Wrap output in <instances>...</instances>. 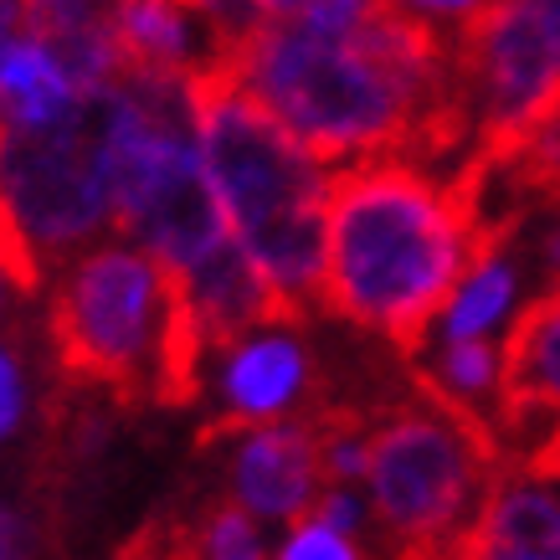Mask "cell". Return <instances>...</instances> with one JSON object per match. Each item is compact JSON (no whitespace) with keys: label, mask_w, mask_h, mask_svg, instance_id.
Masks as SVG:
<instances>
[{"label":"cell","mask_w":560,"mask_h":560,"mask_svg":"<svg viewBox=\"0 0 560 560\" xmlns=\"http://www.w3.org/2000/svg\"><path fill=\"white\" fill-rule=\"evenodd\" d=\"M221 68L324 165L371 154L438 165L474 144L453 36L411 21L390 0L345 26L268 5Z\"/></svg>","instance_id":"1"},{"label":"cell","mask_w":560,"mask_h":560,"mask_svg":"<svg viewBox=\"0 0 560 560\" xmlns=\"http://www.w3.org/2000/svg\"><path fill=\"white\" fill-rule=\"evenodd\" d=\"M483 196L489 180L463 165L438 180L407 154L350 160L329 175L319 308L386 340L401 360H422L474 262Z\"/></svg>","instance_id":"2"},{"label":"cell","mask_w":560,"mask_h":560,"mask_svg":"<svg viewBox=\"0 0 560 560\" xmlns=\"http://www.w3.org/2000/svg\"><path fill=\"white\" fill-rule=\"evenodd\" d=\"M196 144L221 217L299 324L319 308L329 171L221 68L190 78Z\"/></svg>","instance_id":"3"},{"label":"cell","mask_w":560,"mask_h":560,"mask_svg":"<svg viewBox=\"0 0 560 560\" xmlns=\"http://www.w3.org/2000/svg\"><path fill=\"white\" fill-rule=\"evenodd\" d=\"M47 335L78 386L160 407H190L201 396L206 340L180 278L139 242H98L51 278Z\"/></svg>","instance_id":"4"},{"label":"cell","mask_w":560,"mask_h":560,"mask_svg":"<svg viewBox=\"0 0 560 560\" xmlns=\"http://www.w3.org/2000/svg\"><path fill=\"white\" fill-rule=\"evenodd\" d=\"M114 83L36 124L0 119V272L42 293L114 226Z\"/></svg>","instance_id":"5"},{"label":"cell","mask_w":560,"mask_h":560,"mask_svg":"<svg viewBox=\"0 0 560 560\" xmlns=\"http://www.w3.org/2000/svg\"><path fill=\"white\" fill-rule=\"evenodd\" d=\"M493 474L504 468H493L478 442L417 386L401 401H381L371 422L365 483L375 525L396 545V556L453 540L474 520L468 510H478Z\"/></svg>","instance_id":"6"},{"label":"cell","mask_w":560,"mask_h":560,"mask_svg":"<svg viewBox=\"0 0 560 560\" xmlns=\"http://www.w3.org/2000/svg\"><path fill=\"white\" fill-rule=\"evenodd\" d=\"M458 72L474 108V144L463 171L493 175L560 108V51L525 0H489L458 36Z\"/></svg>","instance_id":"7"},{"label":"cell","mask_w":560,"mask_h":560,"mask_svg":"<svg viewBox=\"0 0 560 560\" xmlns=\"http://www.w3.org/2000/svg\"><path fill=\"white\" fill-rule=\"evenodd\" d=\"M308 390H314V355H308L299 324H262L221 350V411L201 427V442L211 447L217 438H242L253 427L283 422Z\"/></svg>","instance_id":"8"},{"label":"cell","mask_w":560,"mask_h":560,"mask_svg":"<svg viewBox=\"0 0 560 560\" xmlns=\"http://www.w3.org/2000/svg\"><path fill=\"white\" fill-rule=\"evenodd\" d=\"M329 489L324 474V442L314 417L253 427L237 438L232 453V499L253 520H304L314 499Z\"/></svg>","instance_id":"9"},{"label":"cell","mask_w":560,"mask_h":560,"mask_svg":"<svg viewBox=\"0 0 560 560\" xmlns=\"http://www.w3.org/2000/svg\"><path fill=\"white\" fill-rule=\"evenodd\" d=\"M560 417V293H535L499 340L493 427L504 442H525L529 427Z\"/></svg>","instance_id":"10"},{"label":"cell","mask_w":560,"mask_h":560,"mask_svg":"<svg viewBox=\"0 0 560 560\" xmlns=\"http://www.w3.org/2000/svg\"><path fill=\"white\" fill-rule=\"evenodd\" d=\"M21 26L68 68L83 93H98L129 72L119 42V0H21Z\"/></svg>","instance_id":"11"},{"label":"cell","mask_w":560,"mask_h":560,"mask_svg":"<svg viewBox=\"0 0 560 560\" xmlns=\"http://www.w3.org/2000/svg\"><path fill=\"white\" fill-rule=\"evenodd\" d=\"M124 68L154 78H196L217 68L221 42L186 0H119Z\"/></svg>","instance_id":"12"},{"label":"cell","mask_w":560,"mask_h":560,"mask_svg":"<svg viewBox=\"0 0 560 560\" xmlns=\"http://www.w3.org/2000/svg\"><path fill=\"white\" fill-rule=\"evenodd\" d=\"M78 98H83V88L72 83L68 68L26 26L0 42V119L5 124L51 119Z\"/></svg>","instance_id":"13"},{"label":"cell","mask_w":560,"mask_h":560,"mask_svg":"<svg viewBox=\"0 0 560 560\" xmlns=\"http://www.w3.org/2000/svg\"><path fill=\"white\" fill-rule=\"evenodd\" d=\"M510 186L520 206H560V108L510 154V165L493 175Z\"/></svg>","instance_id":"14"},{"label":"cell","mask_w":560,"mask_h":560,"mask_svg":"<svg viewBox=\"0 0 560 560\" xmlns=\"http://www.w3.org/2000/svg\"><path fill=\"white\" fill-rule=\"evenodd\" d=\"M201 560H268L257 520L242 510L237 499L211 504V514L201 520Z\"/></svg>","instance_id":"15"},{"label":"cell","mask_w":560,"mask_h":560,"mask_svg":"<svg viewBox=\"0 0 560 560\" xmlns=\"http://www.w3.org/2000/svg\"><path fill=\"white\" fill-rule=\"evenodd\" d=\"M278 560H365V556H360V540L350 529H335L324 525L319 514H304V520H293V535L283 540Z\"/></svg>","instance_id":"16"},{"label":"cell","mask_w":560,"mask_h":560,"mask_svg":"<svg viewBox=\"0 0 560 560\" xmlns=\"http://www.w3.org/2000/svg\"><path fill=\"white\" fill-rule=\"evenodd\" d=\"M396 11H407L411 21H422V26H432V32L442 36H458L468 21L489 5V0H390Z\"/></svg>","instance_id":"17"},{"label":"cell","mask_w":560,"mask_h":560,"mask_svg":"<svg viewBox=\"0 0 560 560\" xmlns=\"http://www.w3.org/2000/svg\"><path fill=\"white\" fill-rule=\"evenodd\" d=\"M21 411H26V375H21L16 350L0 340V442L16 432Z\"/></svg>","instance_id":"18"},{"label":"cell","mask_w":560,"mask_h":560,"mask_svg":"<svg viewBox=\"0 0 560 560\" xmlns=\"http://www.w3.org/2000/svg\"><path fill=\"white\" fill-rule=\"evenodd\" d=\"M0 560H32V529L5 504H0Z\"/></svg>","instance_id":"19"},{"label":"cell","mask_w":560,"mask_h":560,"mask_svg":"<svg viewBox=\"0 0 560 560\" xmlns=\"http://www.w3.org/2000/svg\"><path fill=\"white\" fill-rule=\"evenodd\" d=\"M525 5L545 21V32H550V42H556V51H560V0H525Z\"/></svg>","instance_id":"20"},{"label":"cell","mask_w":560,"mask_h":560,"mask_svg":"<svg viewBox=\"0 0 560 560\" xmlns=\"http://www.w3.org/2000/svg\"><path fill=\"white\" fill-rule=\"evenodd\" d=\"M11 293L16 289H11V283H5V272H0V314H5V304H11Z\"/></svg>","instance_id":"21"},{"label":"cell","mask_w":560,"mask_h":560,"mask_svg":"<svg viewBox=\"0 0 560 560\" xmlns=\"http://www.w3.org/2000/svg\"><path fill=\"white\" fill-rule=\"evenodd\" d=\"M262 5H268V0H262Z\"/></svg>","instance_id":"22"},{"label":"cell","mask_w":560,"mask_h":560,"mask_svg":"<svg viewBox=\"0 0 560 560\" xmlns=\"http://www.w3.org/2000/svg\"><path fill=\"white\" fill-rule=\"evenodd\" d=\"M556 293H560V289H556Z\"/></svg>","instance_id":"23"}]
</instances>
